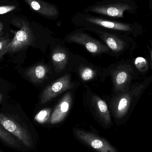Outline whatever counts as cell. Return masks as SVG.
Here are the masks:
<instances>
[{
    "instance_id": "6da1fadb",
    "label": "cell",
    "mask_w": 152,
    "mask_h": 152,
    "mask_svg": "<svg viewBox=\"0 0 152 152\" xmlns=\"http://www.w3.org/2000/svg\"><path fill=\"white\" fill-rule=\"evenodd\" d=\"M71 22L77 28H91L100 30L131 34L136 36L142 34L143 28L139 23H125L78 11L71 18Z\"/></svg>"
},
{
    "instance_id": "7a4b0ae2",
    "label": "cell",
    "mask_w": 152,
    "mask_h": 152,
    "mask_svg": "<svg viewBox=\"0 0 152 152\" xmlns=\"http://www.w3.org/2000/svg\"><path fill=\"white\" fill-rule=\"evenodd\" d=\"M67 72L75 74L83 85L102 83L108 77L106 68L96 66L86 58L74 53Z\"/></svg>"
},
{
    "instance_id": "3957f363",
    "label": "cell",
    "mask_w": 152,
    "mask_h": 152,
    "mask_svg": "<svg viewBox=\"0 0 152 152\" xmlns=\"http://www.w3.org/2000/svg\"><path fill=\"white\" fill-rule=\"evenodd\" d=\"M138 7L133 0H102L87 6L82 12L112 18H123L125 12L134 13Z\"/></svg>"
},
{
    "instance_id": "277c9868",
    "label": "cell",
    "mask_w": 152,
    "mask_h": 152,
    "mask_svg": "<svg viewBox=\"0 0 152 152\" xmlns=\"http://www.w3.org/2000/svg\"><path fill=\"white\" fill-rule=\"evenodd\" d=\"M83 101L84 106L104 126L111 123L110 111L104 98L92 91L88 85H83Z\"/></svg>"
},
{
    "instance_id": "5b68a950",
    "label": "cell",
    "mask_w": 152,
    "mask_h": 152,
    "mask_svg": "<svg viewBox=\"0 0 152 152\" xmlns=\"http://www.w3.org/2000/svg\"><path fill=\"white\" fill-rule=\"evenodd\" d=\"M64 43L77 44L82 45L93 56L103 54L112 55L109 48L103 42L88 34L85 30L77 28L65 36L62 39Z\"/></svg>"
},
{
    "instance_id": "8992f818",
    "label": "cell",
    "mask_w": 152,
    "mask_h": 152,
    "mask_svg": "<svg viewBox=\"0 0 152 152\" xmlns=\"http://www.w3.org/2000/svg\"><path fill=\"white\" fill-rule=\"evenodd\" d=\"M80 85L79 81L72 79L71 73L67 72L44 88L39 97V104L44 105L64 92L74 90Z\"/></svg>"
},
{
    "instance_id": "52a82bcc",
    "label": "cell",
    "mask_w": 152,
    "mask_h": 152,
    "mask_svg": "<svg viewBox=\"0 0 152 152\" xmlns=\"http://www.w3.org/2000/svg\"><path fill=\"white\" fill-rule=\"evenodd\" d=\"M96 34L107 46L112 55H119L124 51L127 46L126 34L100 30L91 28H78Z\"/></svg>"
},
{
    "instance_id": "ba28073f",
    "label": "cell",
    "mask_w": 152,
    "mask_h": 152,
    "mask_svg": "<svg viewBox=\"0 0 152 152\" xmlns=\"http://www.w3.org/2000/svg\"><path fill=\"white\" fill-rule=\"evenodd\" d=\"M73 54L65 46L62 39L50 47V63L55 74L67 73Z\"/></svg>"
},
{
    "instance_id": "9c48e42d",
    "label": "cell",
    "mask_w": 152,
    "mask_h": 152,
    "mask_svg": "<svg viewBox=\"0 0 152 152\" xmlns=\"http://www.w3.org/2000/svg\"><path fill=\"white\" fill-rule=\"evenodd\" d=\"M106 69L107 76L111 79L113 93L126 91L131 80L132 68L127 64L117 63L111 64Z\"/></svg>"
},
{
    "instance_id": "30bf717a",
    "label": "cell",
    "mask_w": 152,
    "mask_h": 152,
    "mask_svg": "<svg viewBox=\"0 0 152 152\" xmlns=\"http://www.w3.org/2000/svg\"><path fill=\"white\" fill-rule=\"evenodd\" d=\"M0 124L26 147H30L33 145L29 131L11 116L0 113Z\"/></svg>"
},
{
    "instance_id": "8fae6325",
    "label": "cell",
    "mask_w": 152,
    "mask_h": 152,
    "mask_svg": "<svg viewBox=\"0 0 152 152\" xmlns=\"http://www.w3.org/2000/svg\"><path fill=\"white\" fill-rule=\"evenodd\" d=\"M109 110L117 118H121L126 113L131 105L132 96L127 90L113 93L110 96L104 97Z\"/></svg>"
},
{
    "instance_id": "7c38bea8",
    "label": "cell",
    "mask_w": 152,
    "mask_h": 152,
    "mask_svg": "<svg viewBox=\"0 0 152 152\" xmlns=\"http://www.w3.org/2000/svg\"><path fill=\"white\" fill-rule=\"evenodd\" d=\"M74 132L77 139L97 152H116L106 140L94 133L79 129Z\"/></svg>"
},
{
    "instance_id": "4fadbf2b",
    "label": "cell",
    "mask_w": 152,
    "mask_h": 152,
    "mask_svg": "<svg viewBox=\"0 0 152 152\" xmlns=\"http://www.w3.org/2000/svg\"><path fill=\"white\" fill-rule=\"evenodd\" d=\"M73 90H69L66 93L53 108L48 122L49 124L56 125L65 119L74 102V93Z\"/></svg>"
},
{
    "instance_id": "5bb4252c",
    "label": "cell",
    "mask_w": 152,
    "mask_h": 152,
    "mask_svg": "<svg viewBox=\"0 0 152 152\" xmlns=\"http://www.w3.org/2000/svg\"><path fill=\"white\" fill-rule=\"evenodd\" d=\"M25 74L30 82L41 85L49 80L55 73L50 63L42 62L27 69Z\"/></svg>"
},
{
    "instance_id": "9a60e30c",
    "label": "cell",
    "mask_w": 152,
    "mask_h": 152,
    "mask_svg": "<svg viewBox=\"0 0 152 152\" xmlns=\"http://www.w3.org/2000/svg\"><path fill=\"white\" fill-rule=\"evenodd\" d=\"M29 8L45 18L55 20L59 18L60 12L56 4L44 0H23Z\"/></svg>"
},
{
    "instance_id": "2e32d148",
    "label": "cell",
    "mask_w": 152,
    "mask_h": 152,
    "mask_svg": "<svg viewBox=\"0 0 152 152\" xmlns=\"http://www.w3.org/2000/svg\"><path fill=\"white\" fill-rule=\"evenodd\" d=\"M0 138L6 144L13 148H21L22 144L0 124Z\"/></svg>"
},
{
    "instance_id": "e0dca14e",
    "label": "cell",
    "mask_w": 152,
    "mask_h": 152,
    "mask_svg": "<svg viewBox=\"0 0 152 152\" xmlns=\"http://www.w3.org/2000/svg\"><path fill=\"white\" fill-rule=\"evenodd\" d=\"M53 109L46 108L41 110L35 117L34 119L37 122L41 124L49 122L51 114Z\"/></svg>"
},
{
    "instance_id": "ac0fdd59",
    "label": "cell",
    "mask_w": 152,
    "mask_h": 152,
    "mask_svg": "<svg viewBox=\"0 0 152 152\" xmlns=\"http://www.w3.org/2000/svg\"><path fill=\"white\" fill-rule=\"evenodd\" d=\"M11 40L6 37H0V59L7 53L9 44Z\"/></svg>"
},
{
    "instance_id": "d6986e66",
    "label": "cell",
    "mask_w": 152,
    "mask_h": 152,
    "mask_svg": "<svg viewBox=\"0 0 152 152\" xmlns=\"http://www.w3.org/2000/svg\"><path fill=\"white\" fill-rule=\"evenodd\" d=\"M17 7L13 5H6L0 6V14H5L10 12L16 9Z\"/></svg>"
},
{
    "instance_id": "ffe728a7",
    "label": "cell",
    "mask_w": 152,
    "mask_h": 152,
    "mask_svg": "<svg viewBox=\"0 0 152 152\" xmlns=\"http://www.w3.org/2000/svg\"><path fill=\"white\" fill-rule=\"evenodd\" d=\"M4 28V26L3 23L0 21V37H1L2 35Z\"/></svg>"
},
{
    "instance_id": "44dd1931",
    "label": "cell",
    "mask_w": 152,
    "mask_h": 152,
    "mask_svg": "<svg viewBox=\"0 0 152 152\" xmlns=\"http://www.w3.org/2000/svg\"><path fill=\"white\" fill-rule=\"evenodd\" d=\"M149 6L150 10L152 11V0H149Z\"/></svg>"
},
{
    "instance_id": "7402d4cb",
    "label": "cell",
    "mask_w": 152,
    "mask_h": 152,
    "mask_svg": "<svg viewBox=\"0 0 152 152\" xmlns=\"http://www.w3.org/2000/svg\"><path fill=\"white\" fill-rule=\"evenodd\" d=\"M2 96L1 94H0V102L2 101Z\"/></svg>"
},
{
    "instance_id": "603a6c76",
    "label": "cell",
    "mask_w": 152,
    "mask_h": 152,
    "mask_svg": "<svg viewBox=\"0 0 152 152\" xmlns=\"http://www.w3.org/2000/svg\"><path fill=\"white\" fill-rule=\"evenodd\" d=\"M151 61H152V50H151Z\"/></svg>"
},
{
    "instance_id": "cb8c5ba5",
    "label": "cell",
    "mask_w": 152,
    "mask_h": 152,
    "mask_svg": "<svg viewBox=\"0 0 152 152\" xmlns=\"http://www.w3.org/2000/svg\"><path fill=\"white\" fill-rule=\"evenodd\" d=\"M65 1H74V0H65Z\"/></svg>"
},
{
    "instance_id": "d4e9b609",
    "label": "cell",
    "mask_w": 152,
    "mask_h": 152,
    "mask_svg": "<svg viewBox=\"0 0 152 152\" xmlns=\"http://www.w3.org/2000/svg\"></svg>"
}]
</instances>
